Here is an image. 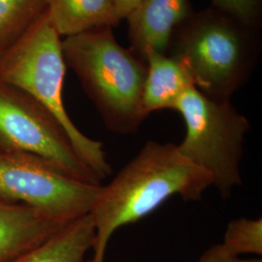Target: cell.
I'll use <instances>...</instances> for the list:
<instances>
[{
    "label": "cell",
    "mask_w": 262,
    "mask_h": 262,
    "mask_svg": "<svg viewBox=\"0 0 262 262\" xmlns=\"http://www.w3.org/2000/svg\"><path fill=\"white\" fill-rule=\"evenodd\" d=\"M212 186L210 175L186 159L177 145L148 141L138 155L102 187L91 215L95 226L94 255L104 262L114 232L152 213L174 195L199 200Z\"/></svg>",
    "instance_id": "obj_1"
},
{
    "label": "cell",
    "mask_w": 262,
    "mask_h": 262,
    "mask_svg": "<svg viewBox=\"0 0 262 262\" xmlns=\"http://www.w3.org/2000/svg\"><path fill=\"white\" fill-rule=\"evenodd\" d=\"M260 51L259 28L210 5L175 30L167 55L185 66L202 94L230 100L251 78Z\"/></svg>",
    "instance_id": "obj_2"
},
{
    "label": "cell",
    "mask_w": 262,
    "mask_h": 262,
    "mask_svg": "<svg viewBox=\"0 0 262 262\" xmlns=\"http://www.w3.org/2000/svg\"><path fill=\"white\" fill-rule=\"evenodd\" d=\"M62 51L66 66L75 73L105 126L122 135L139 130L148 117L142 101L146 61L119 44L112 28L62 38Z\"/></svg>",
    "instance_id": "obj_3"
},
{
    "label": "cell",
    "mask_w": 262,
    "mask_h": 262,
    "mask_svg": "<svg viewBox=\"0 0 262 262\" xmlns=\"http://www.w3.org/2000/svg\"><path fill=\"white\" fill-rule=\"evenodd\" d=\"M66 68L62 38L54 28L47 9L0 56V80L28 94L54 115L67 132L78 157L101 182L112 173V167L103 144L85 136L66 111Z\"/></svg>",
    "instance_id": "obj_4"
},
{
    "label": "cell",
    "mask_w": 262,
    "mask_h": 262,
    "mask_svg": "<svg viewBox=\"0 0 262 262\" xmlns=\"http://www.w3.org/2000/svg\"><path fill=\"white\" fill-rule=\"evenodd\" d=\"M174 111L186 124V136L177 146L180 152L206 171L221 196H230L242 185L240 166L251 123L230 100L212 98L195 86L181 97Z\"/></svg>",
    "instance_id": "obj_5"
},
{
    "label": "cell",
    "mask_w": 262,
    "mask_h": 262,
    "mask_svg": "<svg viewBox=\"0 0 262 262\" xmlns=\"http://www.w3.org/2000/svg\"><path fill=\"white\" fill-rule=\"evenodd\" d=\"M101 189L35 155L0 154V201L33 208L63 225L90 214Z\"/></svg>",
    "instance_id": "obj_6"
},
{
    "label": "cell",
    "mask_w": 262,
    "mask_h": 262,
    "mask_svg": "<svg viewBox=\"0 0 262 262\" xmlns=\"http://www.w3.org/2000/svg\"><path fill=\"white\" fill-rule=\"evenodd\" d=\"M11 152L35 155L73 178L100 185L54 115L28 94L0 80V154Z\"/></svg>",
    "instance_id": "obj_7"
},
{
    "label": "cell",
    "mask_w": 262,
    "mask_h": 262,
    "mask_svg": "<svg viewBox=\"0 0 262 262\" xmlns=\"http://www.w3.org/2000/svg\"><path fill=\"white\" fill-rule=\"evenodd\" d=\"M193 12L190 0H140L125 18L129 49L144 60L148 49L167 54L173 33Z\"/></svg>",
    "instance_id": "obj_8"
},
{
    "label": "cell",
    "mask_w": 262,
    "mask_h": 262,
    "mask_svg": "<svg viewBox=\"0 0 262 262\" xmlns=\"http://www.w3.org/2000/svg\"><path fill=\"white\" fill-rule=\"evenodd\" d=\"M66 225L33 208L0 201V262L11 261Z\"/></svg>",
    "instance_id": "obj_9"
},
{
    "label": "cell",
    "mask_w": 262,
    "mask_h": 262,
    "mask_svg": "<svg viewBox=\"0 0 262 262\" xmlns=\"http://www.w3.org/2000/svg\"><path fill=\"white\" fill-rule=\"evenodd\" d=\"M147 76L143 90V109L150 113L175 110L181 97L194 86L192 77L176 58L152 49L145 52Z\"/></svg>",
    "instance_id": "obj_10"
},
{
    "label": "cell",
    "mask_w": 262,
    "mask_h": 262,
    "mask_svg": "<svg viewBox=\"0 0 262 262\" xmlns=\"http://www.w3.org/2000/svg\"><path fill=\"white\" fill-rule=\"evenodd\" d=\"M60 37L74 36L120 24L114 0H44Z\"/></svg>",
    "instance_id": "obj_11"
},
{
    "label": "cell",
    "mask_w": 262,
    "mask_h": 262,
    "mask_svg": "<svg viewBox=\"0 0 262 262\" xmlns=\"http://www.w3.org/2000/svg\"><path fill=\"white\" fill-rule=\"evenodd\" d=\"M94 240L95 226L90 213L9 262H85V254L93 249Z\"/></svg>",
    "instance_id": "obj_12"
},
{
    "label": "cell",
    "mask_w": 262,
    "mask_h": 262,
    "mask_svg": "<svg viewBox=\"0 0 262 262\" xmlns=\"http://www.w3.org/2000/svg\"><path fill=\"white\" fill-rule=\"evenodd\" d=\"M45 10L44 0H0V56Z\"/></svg>",
    "instance_id": "obj_13"
},
{
    "label": "cell",
    "mask_w": 262,
    "mask_h": 262,
    "mask_svg": "<svg viewBox=\"0 0 262 262\" xmlns=\"http://www.w3.org/2000/svg\"><path fill=\"white\" fill-rule=\"evenodd\" d=\"M225 251L231 255L262 253V220L241 217L231 221L226 228L224 243Z\"/></svg>",
    "instance_id": "obj_14"
},
{
    "label": "cell",
    "mask_w": 262,
    "mask_h": 262,
    "mask_svg": "<svg viewBox=\"0 0 262 262\" xmlns=\"http://www.w3.org/2000/svg\"><path fill=\"white\" fill-rule=\"evenodd\" d=\"M211 6L225 11L250 27L261 28L262 0H211Z\"/></svg>",
    "instance_id": "obj_15"
},
{
    "label": "cell",
    "mask_w": 262,
    "mask_h": 262,
    "mask_svg": "<svg viewBox=\"0 0 262 262\" xmlns=\"http://www.w3.org/2000/svg\"><path fill=\"white\" fill-rule=\"evenodd\" d=\"M196 262H262V260L260 258L241 259L239 256L227 253L222 244H219L208 249Z\"/></svg>",
    "instance_id": "obj_16"
},
{
    "label": "cell",
    "mask_w": 262,
    "mask_h": 262,
    "mask_svg": "<svg viewBox=\"0 0 262 262\" xmlns=\"http://www.w3.org/2000/svg\"><path fill=\"white\" fill-rule=\"evenodd\" d=\"M117 16L120 20L125 19L132 10L140 2V0H114Z\"/></svg>",
    "instance_id": "obj_17"
}]
</instances>
